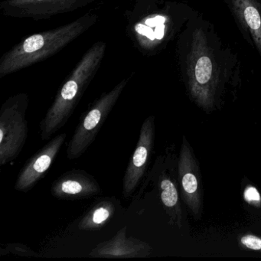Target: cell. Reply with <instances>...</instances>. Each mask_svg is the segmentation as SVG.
Instances as JSON below:
<instances>
[{
    "instance_id": "cell-1",
    "label": "cell",
    "mask_w": 261,
    "mask_h": 261,
    "mask_svg": "<svg viewBox=\"0 0 261 261\" xmlns=\"http://www.w3.org/2000/svg\"><path fill=\"white\" fill-rule=\"evenodd\" d=\"M176 55L186 86L201 103H213L227 85L241 80L238 55L199 13L177 38Z\"/></svg>"
},
{
    "instance_id": "cell-2",
    "label": "cell",
    "mask_w": 261,
    "mask_h": 261,
    "mask_svg": "<svg viewBox=\"0 0 261 261\" xmlns=\"http://www.w3.org/2000/svg\"><path fill=\"white\" fill-rule=\"evenodd\" d=\"M198 12L184 3L170 0H134L125 12L128 37L144 56H154L178 38Z\"/></svg>"
},
{
    "instance_id": "cell-3",
    "label": "cell",
    "mask_w": 261,
    "mask_h": 261,
    "mask_svg": "<svg viewBox=\"0 0 261 261\" xmlns=\"http://www.w3.org/2000/svg\"><path fill=\"white\" fill-rule=\"evenodd\" d=\"M97 15L88 13L58 28L28 36L0 59V79L46 60L95 25Z\"/></svg>"
},
{
    "instance_id": "cell-4",
    "label": "cell",
    "mask_w": 261,
    "mask_h": 261,
    "mask_svg": "<svg viewBox=\"0 0 261 261\" xmlns=\"http://www.w3.org/2000/svg\"><path fill=\"white\" fill-rule=\"evenodd\" d=\"M107 44L95 42L84 55L56 95L40 123L42 140H48L68 123L82 96L98 71Z\"/></svg>"
},
{
    "instance_id": "cell-5",
    "label": "cell",
    "mask_w": 261,
    "mask_h": 261,
    "mask_svg": "<svg viewBox=\"0 0 261 261\" xmlns=\"http://www.w3.org/2000/svg\"><path fill=\"white\" fill-rule=\"evenodd\" d=\"M28 95L15 94L3 105L0 111V166L16 160L28 138L27 111Z\"/></svg>"
},
{
    "instance_id": "cell-6",
    "label": "cell",
    "mask_w": 261,
    "mask_h": 261,
    "mask_svg": "<svg viewBox=\"0 0 261 261\" xmlns=\"http://www.w3.org/2000/svg\"><path fill=\"white\" fill-rule=\"evenodd\" d=\"M129 82V79L120 81L111 91L102 94L82 117L67 146L68 160L80 158L92 145Z\"/></svg>"
},
{
    "instance_id": "cell-7",
    "label": "cell",
    "mask_w": 261,
    "mask_h": 261,
    "mask_svg": "<svg viewBox=\"0 0 261 261\" xmlns=\"http://www.w3.org/2000/svg\"><path fill=\"white\" fill-rule=\"evenodd\" d=\"M94 0H4L0 10L4 16L34 20L48 19L88 5Z\"/></svg>"
},
{
    "instance_id": "cell-8",
    "label": "cell",
    "mask_w": 261,
    "mask_h": 261,
    "mask_svg": "<svg viewBox=\"0 0 261 261\" xmlns=\"http://www.w3.org/2000/svg\"><path fill=\"white\" fill-rule=\"evenodd\" d=\"M154 135V117L150 116L142 124L138 142L123 176L122 191L123 198H129L134 194L144 175L153 147Z\"/></svg>"
},
{
    "instance_id": "cell-9",
    "label": "cell",
    "mask_w": 261,
    "mask_h": 261,
    "mask_svg": "<svg viewBox=\"0 0 261 261\" xmlns=\"http://www.w3.org/2000/svg\"><path fill=\"white\" fill-rule=\"evenodd\" d=\"M65 139L66 134H59L27 162L18 175L14 186L16 191L29 192L45 176V172L50 169L62 149Z\"/></svg>"
},
{
    "instance_id": "cell-10",
    "label": "cell",
    "mask_w": 261,
    "mask_h": 261,
    "mask_svg": "<svg viewBox=\"0 0 261 261\" xmlns=\"http://www.w3.org/2000/svg\"><path fill=\"white\" fill-rule=\"evenodd\" d=\"M51 192L53 196L59 199H85L99 195L101 192V187L88 172L73 169L55 180Z\"/></svg>"
},
{
    "instance_id": "cell-11",
    "label": "cell",
    "mask_w": 261,
    "mask_h": 261,
    "mask_svg": "<svg viewBox=\"0 0 261 261\" xmlns=\"http://www.w3.org/2000/svg\"><path fill=\"white\" fill-rule=\"evenodd\" d=\"M241 33L261 57V2L259 0H225Z\"/></svg>"
},
{
    "instance_id": "cell-12",
    "label": "cell",
    "mask_w": 261,
    "mask_h": 261,
    "mask_svg": "<svg viewBox=\"0 0 261 261\" xmlns=\"http://www.w3.org/2000/svg\"><path fill=\"white\" fill-rule=\"evenodd\" d=\"M152 247L144 241L126 236V227L111 239L97 244L88 256L105 258H143L150 254Z\"/></svg>"
},
{
    "instance_id": "cell-13",
    "label": "cell",
    "mask_w": 261,
    "mask_h": 261,
    "mask_svg": "<svg viewBox=\"0 0 261 261\" xmlns=\"http://www.w3.org/2000/svg\"><path fill=\"white\" fill-rule=\"evenodd\" d=\"M116 205L110 198L96 203L82 217L79 224L81 230H97L102 228L114 216Z\"/></svg>"
},
{
    "instance_id": "cell-14",
    "label": "cell",
    "mask_w": 261,
    "mask_h": 261,
    "mask_svg": "<svg viewBox=\"0 0 261 261\" xmlns=\"http://www.w3.org/2000/svg\"><path fill=\"white\" fill-rule=\"evenodd\" d=\"M161 189V200L164 206L168 208L175 207L178 203V192L175 185L171 180L164 178L160 183Z\"/></svg>"
},
{
    "instance_id": "cell-15",
    "label": "cell",
    "mask_w": 261,
    "mask_h": 261,
    "mask_svg": "<svg viewBox=\"0 0 261 261\" xmlns=\"http://www.w3.org/2000/svg\"><path fill=\"white\" fill-rule=\"evenodd\" d=\"M16 254L19 256H37L36 252L29 248L27 246L21 244H9L5 248L1 249V254Z\"/></svg>"
},
{
    "instance_id": "cell-16",
    "label": "cell",
    "mask_w": 261,
    "mask_h": 261,
    "mask_svg": "<svg viewBox=\"0 0 261 261\" xmlns=\"http://www.w3.org/2000/svg\"><path fill=\"white\" fill-rule=\"evenodd\" d=\"M181 184L186 193L195 194L198 189V180L195 175L190 172L184 174L181 178Z\"/></svg>"
},
{
    "instance_id": "cell-17",
    "label": "cell",
    "mask_w": 261,
    "mask_h": 261,
    "mask_svg": "<svg viewBox=\"0 0 261 261\" xmlns=\"http://www.w3.org/2000/svg\"><path fill=\"white\" fill-rule=\"evenodd\" d=\"M241 242L247 248L251 250H261V239L255 236H245L241 239Z\"/></svg>"
},
{
    "instance_id": "cell-18",
    "label": "cell",
    "mask_w": 261,
    "mask_h": 261,
    "mask_svg": "<svg viewBox=\"0 0 261 261\" xmlns=\"http://www.w3.org/2000/svg\"><path fill=\"white\" fill-rule=\"evenodd\" d=\"M244 198L249 202H259L260 201V196H259V192L255 188L250 187L246 189L244 192Z\"/></svg>"
},
{
    "instance_id": "cell-19",
    "label": "cell",
    "mask_w": 261,
    "mask_h": 261,
    "mask_svg": "<svg viewBox=\"0 0 261 261\" xmlns=\"http://www.w3.org/2000/svg\"><path fill=\"white\" fill-rule=\"evenodd\" d=\"M259 1H260V2H261V0H259Z\"/></svg>"
}]
</instances>
